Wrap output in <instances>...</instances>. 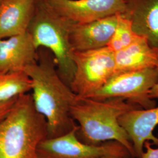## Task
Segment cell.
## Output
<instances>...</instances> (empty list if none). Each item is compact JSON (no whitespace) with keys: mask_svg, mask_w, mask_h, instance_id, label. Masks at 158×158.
I'll return each mask as SVG.
<instances>
[{"mask_svg":"<svg viewBox=\"0 0 158 158\" xmlns=\"http://www.w3.org/2000/svg\"><path fill=\"white\" fill-rule=\"evenodd\" d=\"M46 138V120L36 110L31 93L19 96L0 119V158H38V145Z\"/></svg>","mask_w":158,"mask_h":158,"instance_id":"3","label":"cell"},{"mask_svg":"<svg viewBox=\"0 0 158 158\" xmlns=\"http://www.w3.org/2000/svg\"><path fill=\"white\" fill-rule=\"evenodd\" d=\"M1 1H2V0H0V2H1Z\"/></svg>","mask_w":158,"mask_h":158,"instance_id":"21","label":"cell"},{"mask_svg":"<svg viewBox=\"0 0 158 158\" xmlns=\"http://www.w3.org/2000/svg\"><path fill=\"white\" fill-rule=\"evenodd\" d=\"M32 81L25 72L0 73V102L30 93Z\"/></svg>","mask_w":158,"mask_h":158,"instance_id":"15","label":"cell"},{"mask_svg":"<svg viewBox=\"0 0 158 158\" xmlns=\"http://www.w3.org/2000/svg\"><path fill=\"white\" fill-rule=\"evenodd\" d=\"M78 129L77 125L64 135L42 141L37 149L38 158H102L108 155L132 158L128 151L118 142L85 143L77 136Z\"/></svg>","mask_w":158,"mask_h":158,"instance_id":"7","label":"cell"},{"mask_svg":"<svg viewBox=\"0 0 158 158\" xmlns=\"http://www.w3.org/2000/svg\"><path fill=\"white\" fill-rule=\"evenodd\" d=\"M114 59L115 74L158 69V49L150 45L146 38L141 36L131 45L115 52Z\"/></svg>","mask_w":158,"mask_h":158,"instance_id":"14","label":"cell"},{"mask_svg":"<svg viewBox=\"0 0 158 158\" xmlns=\"http://www.w3.org/2000/svg\"><path fill=\"white\" fill-rule=\"evenodd\" d=\"M38 59V49L28 31L0 39V73L24 72Z\"/></svg>","mask_w":158,"mask_h":158,"instance_id":"9","label":"cell"},{"mask_svg":"<svg viewBox=\"0 0 158 158\" xmlns=\"http://www.w3.org/2000/svg\"><path fill=\"white\" fill-rule=\"evenodd\" d=\"M142 108L123 98L94 100L79 97L71 108V114L78 123L77 136L81 141L90 145H99L117 141L135 158L130 137L119 123V118L130 111Z\"/></svg>","mask_w":158,"mask_h":158,"instance_id":"2","label":"cell"},{"mask_svg":"<svg viewBox=\"0 0 158 158\" xmlns=\"http://www.w3.org/2000/svg\"><path fill=\"white\" fill-rule=\"evenodd\" d=\"M124 15L138 35L158 49V0H124Z\"/></svg>","mask_w":158,"mask_h":158,"instance_id":"12","label":"cell"},{"mask_svg":"<svg viewBox=\"0 0 158 158\" xmlns=\"http://www.w3.org/2000/svg\"><path fill=\"white\" fill-rule=\"evenodd\" d=\"M18 97L6 102H0V119L4 117L11 111L14 104L17 101Z\"/></svg>","mask_w":158,"mask_h":158,"instance_id":"18","label":"cell"},{"mask_svg":"<svg viewBox=\"0 0 158 158\" xmlns=\"http://www.w3.org/2000/svg\"><path fill=\"white\" fill-rule=\"evenodd\" d=\"M152 143L147 141L144 144V151L142 155L141 158H158V148H154L152 147Z\"/></svg>","mask_w":158,"mask_h":158,"instance_id":"17","label":"cell"},{"mask_svg":"<svg viewBox=\"0 0 158 158\" xmlns=\"http://www.w3.org/2000/svg\"><path fill=\"white\" fill-rule=\"evenodd\" d=\"M36 0H2L0 2V39L28 30Z\"/></svg>","mask_w":158,"mask_h":158,"instance_id":"13","label":"cell"},{"mask_svg":"<svg viewBox=\"0 0 158 158\" xmlns=\"http://www.w3.org/2000/svg\"><path fill=\"white\" fill-rule=\"evenodd\" d=\"M38 49L36 62L25 72L32 81L31 95L36 110L45 118L48 138H55L77 127L71 108L78 96L62 79L57 70L54 57L48 50Z\"/></svg>","mask_w":158,"mask_h":158,"instance_id":"1","label":"cell"},{"mask_svg":"<svg viewBox=\"0 0 158 158\" xmlns=\"http://www.w3.org/2000/svg\"><path fill=\"white\" fill-rule=\"evenodd\" d=\"M158 83V69L115 74L100 89L89 97L94 100L123 98L142 109L156 106V102L150 97V91Z\"/></svg>","mask_w":158,"mask_h":158,"instance_id":"6","label":"cell"},{"mask_svg":"<svg viewBox=\"0 0 158 158\" xmlns=\"http://www.w3.org/2000/svg\"><path fill=\"white\" fill-rule=\"evenodd\" d=\"M149 95L150 97L153 100L158 98V83L153 87L152 89L150 91Z\"/></svg>","mask_w":158,"mask_h":158,"instance_id":"19","label":"cell"},{"mask_svg":"<svg viewBox=\"0 0 158 158\" xmlns=\"http://www.w3.org/2000/svg\"><path fill=\"white\" fill-rule=\"evenodd\" d=\"M73 23L51 10L42 0H36L28 30L38 49L44 48L52 54L58 73L69 85L75 71L73 50L70 40Z\"/></svg>","mask_w":158,"mask_h":158,"instance_id":"4","label":"cell"},{"mask_svg":"<svg viewBox=\"0 0 158 158\" xmlns=\"http://www.w3.org/2000/svg\"><path fill=\"white\" fill-rule=\"evenodd\" d=\"M102 158H127L125 157H123V156H115V155H108V156H106Z\"/></svg>","mask_w":158,"mask_h":158,"instance_id":"20","label":"cell"},{"mask_svg":"<svg viewBox=\"0 0 158 158\" xmlns=\"http://www.w3.org/2000/svg\"><path fill=\"white\" fill-rule=\"evenodd\" d=\"M140 37L133 31L130 20L123 14H119L117 27L107 47L115 53L131 45Z\"/></svg>","mask_w":158,"mask_h":158,"instance_id":"16","label":"cell"},{"mask_svg":"<svg viewBox=\"0 0 158 158\" xmlns=\"http://www.w3.org/2000/svg\"><path fill=\"white\" fill-rule=\"evenodd\" d=\"M119 123L130 137L135 158H141L146 142L158 145V137L153 134L158 125V106L130 111L119 118Z\"/></svg>","mask_w":158,"mask_h":158,"instance_id":"10","label":"cell"},{"mask_svg":"<svg viewBox=\"0 0 158 158\" xmlns=\"http://www.w3.org/2000/svg\"><path fill=\"white\" fill-rule=\"evenodd\" d=\"M119 14L90 23H73L70 40L73 51H89L107 46L117 27Z\"/></svg>","mask_w":158,"mask_h":158,"instance_id":"11","label":"cell"},{"mask_svg":"<svg viewBox=\"0 0 158 158\" xmlns=\"http://www.w3.org/2000/svg\"><path fill=\"white\" fill-rule=\"evenodd\" d=\"M51 10L75 23L124 14V0H42Z\"/></svg>","mask_w":158,"mask_h":158,"instance_id":"8","label":"cell"},{"mask_svg":"<svg viewBox=\"0 0 158 158\" xmlns=\"http://www.w3.org/2000/svg\"><path fill=\"white\" fill-rule=\"evenodd\" d=\"M75 71L69 85L79 97H89L115 74L114 53L107 46L93 50L73 51Z\"/></svg>","mask_w":158,"mask_h":158,"instance_id":"5","label":"cell"}]
</instances>
